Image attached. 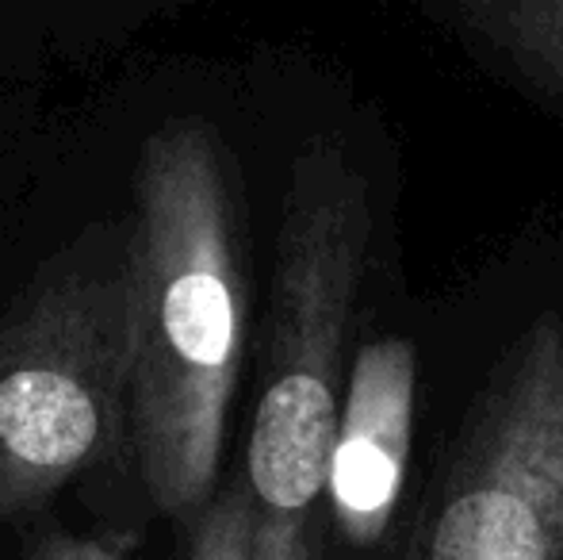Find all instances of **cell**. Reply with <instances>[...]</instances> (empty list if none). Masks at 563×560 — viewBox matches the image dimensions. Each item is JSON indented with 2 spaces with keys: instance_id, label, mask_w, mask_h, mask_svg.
Segmentation results:
<instances>
[{
  "instance_id": "cell-1",
  "label": "cell",
  "mask_w": 563,
  "mask_h": 560,
  "mask_svg": "<svg viewBox=\"0 0 563 560\" xmlns=\"http://www.w3.org/2000/svg\"><path fill=\"white\" fill-rule=\"evenodd\" d=\"M131 196L142 499L192 538L219 499L250 322L242 188L216 123L177 116L150 131Z\"/></svg>"
},
{
  "instance_id": "cell-2",
  "label": "cell",
  "mask_w": 563,
  "mask_h": 560,
  "mask_svg": "<svg viewBox=\"0 0 563 560\" xmlns=\"http://www.w3.org/2000/svg\"><path fill=\"white\" fill-rule=\"evenodd\" d=\"M368 250V177L341 142H303L280 204L265 369L238 480L250 503V560H327L330 480Z\"/></svg>"
},
{
  "instance_id": "cell-3",
  "label": "cell",
  "mask_w": 563,
  "mask_h": 560,
  "mask_svg": "<svg viewBox=\"0 0 563 560\" xmlns=\"http://www.w3.org/2000/svg\"><path fill=\"white\" fill-rule=\"evenodd\" d=\"M139 480L131 219H97L0 311V530L69 487Z\"/></svg>"
},
{
  "instance_id": "cell-4",
  "label": "cell",
  "mask_w": 563,
  "mask_h": 560,
  "mask_svg": "<svg viewBox=\"0 0 563 560\" xmlns=\"http://www.w3.org/2000/svg\"><path fill=\"white\" fill-rule=\"evenodd\" d=\"M402 560H563V315L487 369Z\"/></svg>"
},
{
  "instance_id": "cell-5",
  "label": "cell",
  "mask_w": 563,
  "mask_h": 560,
  "mask_svg": "<svg viewBox=\"0 0 563 560\" xmlns=\"http://www.w3.org/2000/svg\"><path fill=\"white\" fill-rule=\"evenodd\" d=\"M418 353L402 334L372 338L349 369L345 415L330 480V526L353 549L384 541L415 441Z\"/></svg>"
},
{
  "instance_id": "cell-6",
  "label": "cell",
  "mask_w": 563,
  "mask_h": 560,
  "mask_svg": "<svg viewBox=\"0 0 563 560\" xmlns=\"http://www.w3.org/2000/svg\"><path fill=\"white\" fill-rule=\"evenodd\" d=\"M426 15L503 81L563 108V0H430Z\"/></svg>"
},
{
  "instance_id": "cell-7",
  "label": "cell",
  "mask_w": 563,
  "mask_h": 560,
  "mask_svg": "<svg viewBox=\"0 0 563 560\" xmlns=\"http://www.w3.org/2000/svg\"><path fill=\"white\" fill-rule=\"evenodd\" d=\"M185 560H250V503L242 484L219 492V499L188 538Z\"/></svg>"
},
{
  "instance_id": "cell-8",
  "label": "cell",
  "mask_w": 563,
  "mask_h": 560,
  "mask_svg": "<svg viewBox=\"0 0 563 560\" xmlns=\"http://www.w3.org/2000/svg\"><path fill=\"white\" fill-rule=\"evenodd\" d=\"M12 560H126L123 546L104 534L77 530H38Z\"/></svg>"
}]
</instances>
